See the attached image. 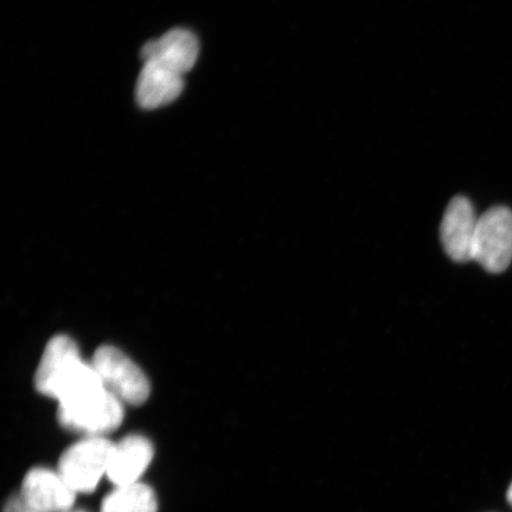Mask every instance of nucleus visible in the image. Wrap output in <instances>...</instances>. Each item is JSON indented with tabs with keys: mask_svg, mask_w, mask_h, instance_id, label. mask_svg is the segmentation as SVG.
<instances>
[{
	"mask_svg": "<svg viewBox=\"0 0 512 512\" xmlns=\"http://www.w3.org/2000/svg\"><path fill=\"white\" fill-rule=\"evenodd\" d=\"M124 403L99 384L59 405V420L63 427L85 434L105 437L124 420Z\"/></svg>",
	"mask_w": 512,
	"mask_h": 512,
	"instance_id": "obj_1",
	"label": "nucleus"
},
{
	"mask_svg": "<svg viewBox=\"0 0 512 512\" xmlns=\"http://www.w3.org/2000/svg\"><path fill=\"white\" fill-rule=\"evenodd\" d=\"M91 363L104 387L124 405L140 406L149 399V380L124 352L105 345L95 351Z\"/></svg>",
	"mask_w": 512,
	"mask_h": 512,
	"instance_id": "obj_2",
	"label": "nucleus"
},
{
	"mask_svg": "<svg viewBox=\"0 0 512 512\" xmlns=\"http://www.w3.org/2000/svg\"><path fill=\"white\" fill-rule=\"evenodd\" d=\"M113 445L105 437H85L64 451L57 471L76 494H89L107 475Z\"/></svg>",
	"mask_w": 512,
	"mask_h": 512,
	"instance_id": "obj_3",
	"label": "nucleus"
},
{
	"mask_svg": "<svg viewBox=\"0 0 512 512\" xmlns=\"http://www.w3.org/2000/svg\"><path fill=\"white\" fill-rule=\"evenodd\" d=\"M88 363L81 357L78 344L72 338L56 336L50 339L38 364L35 387L41 394L57 401Z\"/></svg>",
	"mask_w": 512,
	"mask_h": 512,
	"instance_id": "obj_4",
	"label": "nucleus"
},
{
	"mask_svg": "<svg viewBox=\"0 0 512 512\" xmlns=\"http://www.w3.org/2000/svg\"><path fill=\"white\" fill-rule=\"evenodd\" d=\"M473 260L485 271L498 274L512 261V211L507 207H495L479 217Z\"/></svg>",
	"mask_w": 512,
	"mask_h": 512,
	"instance_id": "obj_5",
	"label": "nucleus"
},
{
	"mask_svg": "<svg viewBox=\"0 0 512 512\" xmlns=\"http://www.w3.org/2000/svg\"><path fill=\"white\" fill-rule=\"evenodd\" d=\"M478 217L469 198L454 197L448 204L440 226V239L453 261L473 260Z\"/></svg>",
	"mask_w": 512,
	"mask_h": 512,
	"instance_id": "obj_6",
	"label": "nucleus"
},
{
	"mask_svg": "<svg viewBox=\"0 0 512 512\" xmlns=\"http://www.w3.org/2000/svg\"><path fill=\"white\" fill-rule=\"evenodd\" d=\"M19 495L38 512H68L73 510L78 494L59 471L37 467L24 477Z\"/></svg>",
	"mask_w": 512,
	"mask_h": 512,
	"instance_id": "obj_7",
	"label": "nucleus"
},
{
	"mask_svg": "<svg viewBox=\"0 0 512 512\" xmlns=\"http://www.w3.org/2000/svg\"><path fill=\"white\" fill-rule=\"evenodd\" d=\"M136 87L138 105L144 110L169 105L184 89V74L157 60H144Z\"/></svg>",
	"mask_w": 512,
	"mask_h": 512,
	"instance_id": "obj_8",
	"label": "nucleus"
},
{
	"mask_svg": "<svg viewBox=\"0 0 512 512\" xmlns=\"http://www.w3.org/2000/svg\"><path fill=\"white\" fill-rule=\"evenodd\" d=\"M153 454L149 439L138 434L127 435L114 443L106 476L115 486L138 483L150 466Z\"/></svg>",
	"mask_w": 512,
	"mask_h": 512,
	"instance_id": "obj_9",
	"label": "nucleus"
},
{
	"mask_svg": "<svg viewBox=\"0 0 512 512\" xmlns=\"http://www.w3.org/2000/svg\"><path fill=\"white\" fill-rule=\"evenodd\" d=\"M200 44L197 37L187 29H174L166 32L158 40L150 41L142 49V60H157L169 64L182 74L195 66Z\"/></svg>",
	"mask_w": 512,
	"mask_h": 512,
	"instance_id": "obj_10",
	"label": "nucleus"
},
{
	"mask_svg": "<svg viewBox=\"0 0 512 512\" xmlns=\"http://www.w3.org/2000/svg\"><path fill=\"white\" fill-rule=\"evenodd\" d=\"M158 501L149 485L142 482L115 486L101 504L100 512H157Z\"/></svg>",
	"mask_w": 512,
	"mask_h": 512,
	"instance_id": "obj_11",
	"label": "nucleus"
},
{
	"mask_svg": "<svg viewBox=\"0 0 512 512\" xmlns=\"http://www.w3.org/2000/svg\"><path fill=\"white\" fill-rule=\"evenodd\" d=\"M3 512H38L24 501L21 495L12 496L4 505Z\"/></svg>",
	"mask_w": 512,
	"mask_h": 512,
	"instance_id": "obj_12",
	"label": "nucleus"
},
{
	"mask_svg": "<svg viewBox=\"0 0 512 512\" xmlns=\"http://www.w3.org/2000/svg\"><path fill=\"white\" fill-rule=\"evenodd\" d=\"M508 501L512 505V483H511L510 488L508 490Z\"/></svg>",
	"mask_w": 512,
	"mask_h": 512,
	"instance_id": "obj_13",
	"label": "nucleus"
},
{
	"mask_svg": "<svg viewBox=\"0 0 512 512\" xmlns=\"http://www.w3.org/2000/svg\"><path fill=\"white\" fill-rule=\"evenodd\" d=\"M68 512H87V511H83V510H70Z\"/></svg>",
	"mask_w": 512,
	"mask_h": 512,
	"instance_id": "obj_14",
	"label": "nucleus"
}]
</instances>
